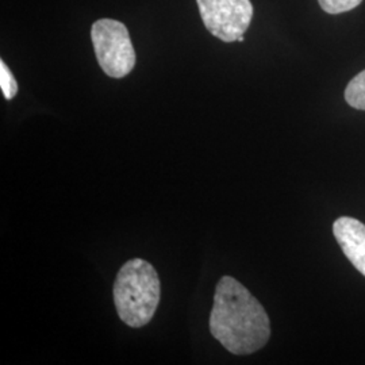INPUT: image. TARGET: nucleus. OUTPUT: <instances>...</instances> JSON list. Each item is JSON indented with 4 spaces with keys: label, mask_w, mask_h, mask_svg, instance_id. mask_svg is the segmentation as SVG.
Returning <instances> with one entry per match:
<instances>
[{
    "label": "nucleus",
    "mask_w": 365,
    "mask_h": 365,
    "mask_svg": "<svg viewBox=\"0 0 365 365\" xmlns=\"http://www.w3.org/2000/svg\"><path fill=\"white\" fill-rule=\"evenodd\" d=\"M210 333L237 356L260 351L271 337L269 317L248 288L232 276H222L210 314Z\"/></svg>",
    "instance_id": "nucleus-1"
},
{
    "label": "nucleus",
    "mask_w": 365,
    "mask_h": 365,
    "mask_svg": "<svg viewBox=\"0 0 365 365\" xmlns=\"http://www.w3.org/2000/svg\"><path fill=\"white\" fill-rule=\"evenodd\" d=\"M113 297L123 324L135 329L148 325L161 298L160 277L155 267L143 259L126 261L114 282Z\"/></svg>",
    "instance_id": "nucleus-2"
},
{
    "label": "nucleus",
    "mask_w": 365,
    "mask_h": 365,
    "mask_svg": "<svg viewBox=\"0 0 365 365\" xmlns=\"http://www.w3.org/2000/svg\"><path fill=\"white\" fill-rule=\"evenodd\" d=\"M96 60L107 76L122 78L135 66V52L128 27L114 19H99L91 29Z\"/></svg>",
    "instance_id": "nucleus-3"
},
{
    "label": "nucleus",
    "mask_w": 365,
    "mask_h": 365,
    "mask_svg": "<svg viewBox=\"0 0 365 365\" xmlns=\"http://www.w3.org/2000/svg\"><path fill=\"white\" fill-rule=\"evenodd\" d=\"M199 13L210 33L223 42L244 36L253 18L250 0H196Z\"/></svg>",
    "instance_id": "nucleus-4"
},
{
    "label": "nucleus",
    "mask_w": 365,
    "mask_h": 365,
    "mask_svg": "<svg viewBox=\"0 0 365 365\" xmlns=\"http://www.w3.org/2000/svg\"><path fill=\"white\" fill-rule=\"evenodd\" d=\"M333 233L344 255L365 276V225L351 217H341L333 225Z\"/></svg>",
    "instance_id": "nucleus-5"
},
{
    "label": "nucleus",
    "mask_w": 365,
    "mask_h": 365,
    "mask_svg": "<svg viewBox=\"0 0 365 365\" xmlns=\"http://www.w3.org/2000/svg\"><path fill=\"white\" fill-rule=\"evenodd\" d=\"M345 101L353 108L365 111V69L349 81L345 90Z\"/></svg>",
    "instance_id": "nucleus-6"
},
{
    "label": "nucleus",
    "mask_w": 365,
    "mask_h": 365,
    "mask_svg": "<svg viewBox=\"0 0 365 365\" xmlns=\"http://www.w3.org/2000/svg\"><path fill=\"white\" fill-rule=\"evenodd\" d=\"M0 87L7 101H11L18 93V83L3 60L0 61Z\"/></svg>",
    "instance_id": "nucleus-7"
},
{
    "label": "nucleus",
    "mask_w": 365,
    "mask_h": 365,
    "mask_svg": "<svg viewBox=\"0 0 365 365\" xmlns=\"http://www.w3.org/2000/svg\"><path fill=\"white\" fill-rule=\"evenodd\" d=\"M363 0H318L322 10L327 14L336 15V14L348 13L357 6L361 4Z\"/></svg>",
    "instance_id": "nucleus-8"
},
{
    "label": "nucleus",
    "mask_w": 365,
    "mask_h": 365,
    "mask_svg": "<svg viewBox=\"0 0 365 365\" xmlns=\"http://www.w3.org/2000/svg\"><path fill=\"white\" fill-rule=\"evenodd\" d=\"M244 36H241V37H238V39H237V41H238V42H244Z\"/></svg>",
    "instance_id": "nucleus-9"
}]
</instances>
